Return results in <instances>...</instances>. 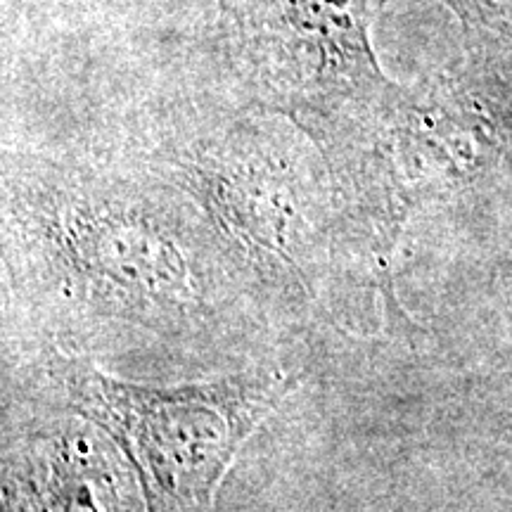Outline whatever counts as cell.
<instances>
[{
	"mask_svg": "<svg viewBox=\"0 0 512 512\" xmlns=\"http://www.w3.org/2000/svg\"><path fill=\"white\" fill-rule=\"evenodd\" d=\"M252 88L328 164L339 209L392 249L411 204L453 169V140L384 76L368 0H216Z\"/></svg>",
	"mask_w": 512,
	"mask_h": 512,
	"instance_id": "cell-1",
	"label": "cell"
},
{
	"mask_svg": "<svg viewBox=\"0 0 512 512\" xmlns=\"http://www.w3.org/2000/svg\"><path fill=\"white\" fill-rule=\"evenodd\" d=\"M214 226L174 195L41 169L8 190L12 264L50 316L86 337L197 335L228 297Z\"/></svg>",
	"mask_w": 512,
	"mask_h": 512,
	"instance_id": "cell-2",
	"label": "cell"
},
{
	"mask_svg": "<svg viewBox=\"0 0 512 512\" xmlns=\"http://www.w3.org/2000/svg\"><path fill=\"white\" fill-rule=\"evenodd\" d=\"M53 375L67 408L124 451L145 512H207L240 444L287 389L278 370L181 387L119 382L81 361H60Z\"/></svg>",
	"mask_w": 512,
	"mask_h": 512,
	"instance_id": "cell-3",
	"label": "cell"
},
{
	"mask_svg": "<svg viewBox=\"0 0 512 512\" xmlns=\"http://www.w3.org/2000/svg\"><path fill=\"white\" fill-rule=\"evenodd\" d=\"M463 22L472 41H512V0H441Z\"/></svg>",
	"mask_w": 512,
	"mask_h": 512,
	"instance_id": "cell-4",
	"label": "cell"
}]
</instances>
